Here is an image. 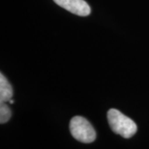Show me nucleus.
Listing matches in <instances>:
<instances>
[{"label": "nucleus", "mask_w": 149, "mask_h": 149, "mask_svg": "<svg viewBox=\"0 0 149 149\" xmlns=\"http://www.w3.org/2000/svg\"><path fill=\"white\" fill-rule=\"evenodd\" d=\"M13 95V88L3 73L0 74V103L9 102Z\"/></svg>", "instance_id": "20e7f679"}, {"label": "nucleus", "mask_w": 149, "mask_h": 149, "mask_svg": "<svg viewBox=\"0 0 149 149\" xmlns=\"http://www.w3.org/2000/svg\"><path fill=\"white\" fill-rule=\"evenodd\" d=\"M11 118V110L5 103H0V123H5Z\"/></svg>", "instance_id": "39448f33"}, {"label": "nucleus", "mask_w": 149, "mask_h": 149, "mask_svg": "<svg viewBox=\"0 0 149 149\" xmlns=\"http://www.w3.org/2000/svg\"><path fill=\"white\" fill-rule=\"evenodd\" d=\"M9 103H10L11 104H13L14 102H13V100H9Z\"/></svg>", "instance_id": "423d86ee"}, {"label": "nucleus", "mask_w": 149, "mask_h": 149, "mask_svg": "<svg viewBox=\"0 0 149 149\" xmlns=\"http://www.w3.org/2000/svg\"><path fill=\"white\" fill-rule=\"evenodd\" d=\"M53 1L57 5L75 15L86 17L91 14V7L85 0H53Z\"/></svg>", "instance_id": "7ed1b4c3"}, {"label": "nucleus", "mask_w": 149, "mask_h": 149, "mask_svg": "<svg viewBox=\"0 0 149 149\" xmlns=\"http://www.w3.org/2000/svg\"><path fill=\"white\" fill-rule=\"evenodd\" d=\"M70 131L74 139L84 143H93L96 139L95 128L85 118L81 116H74L71 118Z\"/></svg>", "instance_id": "f03ea898"}, {"label": "nucleus", "mask_w": 149, "mask_h": 149, "mask_svg": "<svg viewBox=\"0 0 149 149\" xmlns=\"http://www.w3.org/2000/svg\"><path fill=\"white\" fill-rule=\"evenodd\" d=\"M108 122L113 133L124 139L132 138L138 131L135 122L116 109H111L107 113Z\"/></svg>", "instance_id": "f257e3e1"}]
</instances>
